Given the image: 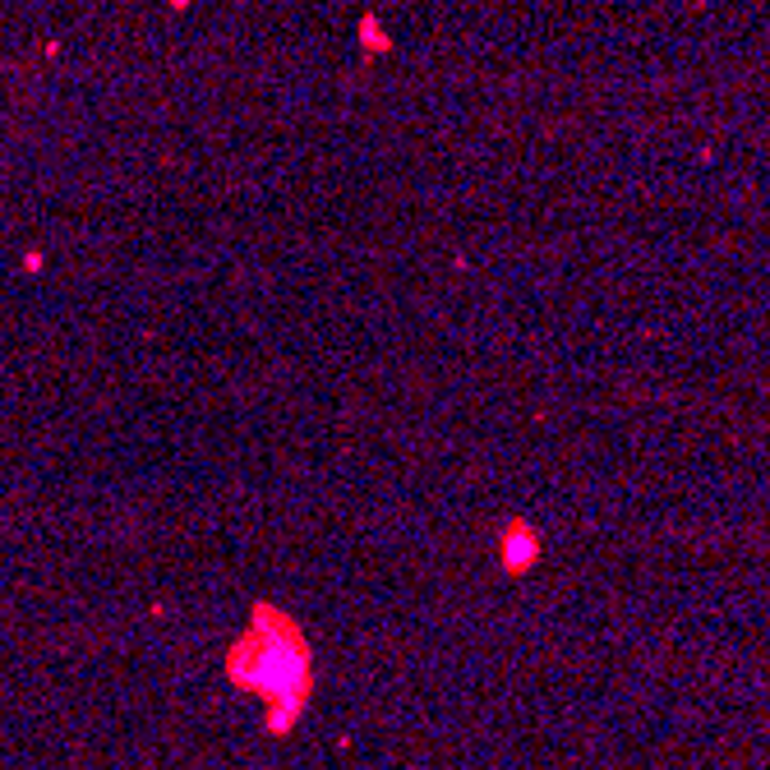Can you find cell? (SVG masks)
<instances>
[{"label": "cell", "mask_w": 770, "mask_h": 770, "mask_svg": "<svg viewBox=\"0 0 770 770\" xmlns=\"http://www.w3.org/2000/svg\"><path fill=\"white\" fill-rule=\"evenodd\" d=\"M236 688L245 692H264L273 701V733H286L296 724L300 705L309 701V651L300 627L277 614L273 604H254V623L249 636L236 641V651L227 660Z\"/></svg>", "instance_id": "cell-1"}, {"label": "cell", "mask_w": 770, "mask_h": 770, "mask_svg": "<svg viewBox=\"0 0 770 770\" xmlns=\"http://www.w3.org/2000/svg\"><path fill=\"white\" fill-rule=\"evenodd\" d=\"M535 558H540L535 531L531 526H507V535H503V567L507 572H526Z\"/></svg>", "instance_id": "cell-2"}]
</instances>
